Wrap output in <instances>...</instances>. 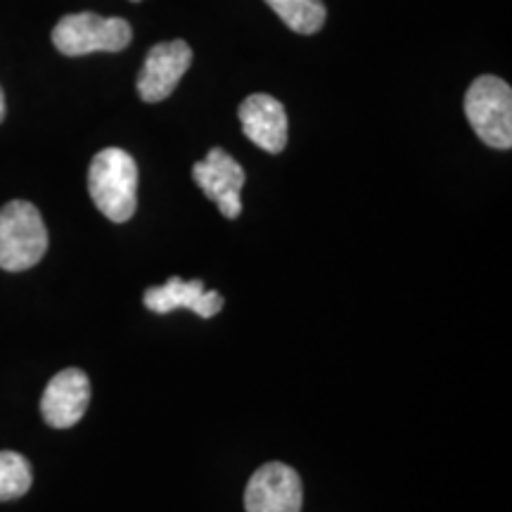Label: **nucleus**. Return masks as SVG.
Returning <instances> with one entry per match:
<instances>
[{"mask_svg":"<svg viewBox=\"0 0 512 512\" xmlns=\"http://www.w3.org/2000/svg\"><path fill=\"white\" fill-rule=\"evenodd\" d=\"M88 192L100 214L114 223H126L138 207V164L119 147H105L88 169Z\"/></svg>","mask_w":512,"mask_h":512,"instance_id":"f257e3e1","label":"nucleus"},{"mask_svg":"<svg viewBox=\"0 0 512 512\" xmlns=\"http://www.w3.org/2000/svg\"><path fill=\"white\" fill-rule=\"evenodd\" d=\"M48 252V228L31 202L15 200L0 209V268L29 271Z\"/></svg>","mask_w":512,"mask_h":512,"instance_id":"f03ea898","label":"nucleus"},{"mask_svg":"<svg viewBox=\"0 0 512 512\" xmlns=\"http://www.w3.org/2000/svg\"><path fill=\"white\" fill-rule=\"evenodd\" d=\"M465 117L477 138L494 150L512 147V91L498 76L484 74L465 95Z\"/></svg>","mask_w":512,"mask_h":512,"instance_id":"7ed1b4c3","label":"nucleus"},{"mask_svg":"<svg viewBox=\"0 0 512 512\" xmlns=\"http://www.w3.org/2000/svg\"><path fill=\"white\" fill-rule=\"evenodd\" d=\"M133 29L121 17H100L95 12L64 15L53 29V43L62 55L81 57L91 53H119L128 48Z\"/></svg>","mask_w":512,"mask_h":512,"instance_id":"20e7f679","label":"nucleus"},{"mask_svg":"<svg viewBox=\"0 0 512 512\" xmlns=\"http://www.w3.org/2000/svg\"><path fill=\"white\" fill-rule=\"evenodd\" d=\"M302 503V479L285 463L259 467L245 489L247 512H302Z\"/></svg>","mask_w":512,"mask_h":512,"instance_id":"39448f33","label":"nucleus"},{"mask_svg":"<svg viewBox=\"0 0 512 512\" xmlns=\"http://www.w3.org/2000/svg\"><path fill=\"white\" fill-rule=\"evenodd\" d=\"M192 178L226 219H238L242 214L240 190L245 185V169L226 150H209L202 162L192 166Z\"/></svg>","mask_w":512,"mask_h":512,"instance_id":"423d86ee","label":"nucleus"},{"mask_svg":"<svg viewBox=\"0 0 512 512\" xmlns=\"http://www.w3.org/2000/svg\"><path fill=\"white\" fill-rule=\"evenodd\" d=\"M192 64V50L185 41L157 43L147 53L138 76V95L143 102H162L176 91Z\"/></svg>","mask_w":512,"mask_h":512,"instance_id":"0eeeda50","label":"nucleus"},{"mask_svg":"<svg viewBox=\"0 0 512 512\" xmlns=\"http://www.w3.org/2000/svg\"><path fill=\"white\" fill-rule=\"evenodd\" d=\"M91 403V380L79 368H67L48 382L41 399L43 420L55 430L74 427Z\"/></svg>","mask_w":512,"mask_h":512,"instance_id":"6e6552de","label":"nucleus"},{"mask_svg":"<svg viewBox=\"0 0 512 512\" xmlns=\"http://www.w3.org/2000/svg\"><path fill=\"white\" fill-rule=\"evenodd\" d=\"M242 131L256 147L271 155H280L287 145V112L283 102L273 95L254 93L238 110Z\"/></svg>","mask_w":512,"mask_h":512,"instance_id":"1a4fd4ad","label":"nucleus"},{"mask_svg":"<svg viewBox=\"0 0 512 512\" xmlns=\"http://www.w3.org/2000/svg\"><path fill=\"white\" fill-rule=\"evenodd\" d=\"M145 306L155 313L190 309L202 318H214L223 309V297L214 290H204L202 280L169 278L164 285L150 287L143 297Z\"/></svg>","mask_w":512,"mask_h":512,"instance_id":"9d476101","label":"nucleus"},{"mask_svg":"<svg viewBox=\"0 0 512 512\" xmlns=\"http://www.w3.org/2000/svg\"><path fill=\"white\" fill-rule=\"evenodd\" d=\"M264 3L283 19L294 34L313 36L323 29L325 19H328L323 0H264Z\"/></svg>","mask_w":512,"mask_h":512,"instance_id":"9b49d317","label":"nucleus"},{"mask_svg":"<svg viewBox=\"0 0 512 512\" xmlns=\"http://www.w3.org/2000/svg\"><path fill=\"white\" fill-rule=\"evenodd\" d=\"M34 475L24 456L15 451H0V501H15L31 489Z\"/></svg>","mask_w":512,"mask_h":512,"instance_id":"f8f14e48","label":"nucleus"},{"mask_svg":"<svg viewBox=\"0 0 512 512\" xmlns=\"http://www.w3.org/2000/svg\"><path fill=\"white\" fill-rule=\"evenodd\" d=\"M5 119V93H3V88H0V121Z\"/></svg>","mask_w":512,"mask_h":512,"instance_id":"ddd939ff","label":"nucleus"},{"mask_svg":"<svg viewBox=\"0 0 512 512\" xmlns=\"http://www.w3.org/2000/svg\"><path fill=\"white\" fill-rule=\"evenodd\" d=\"M133 3H138V0H133Z\"/></svg>","mask_w":512,"mask_h":512,"instance_id":"4468645a","label":"nucleus"}]
</instances>
